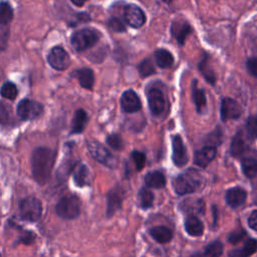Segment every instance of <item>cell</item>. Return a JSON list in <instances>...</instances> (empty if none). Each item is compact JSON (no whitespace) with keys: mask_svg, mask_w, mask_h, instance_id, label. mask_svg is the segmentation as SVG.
<instances>
[{"mask_svg":"<svg viewBox=\"0 0 257 257\" xmlns=\"http://www.w3.org/2000/svg\"><path fill=\"white\" fill-rule=\"evenodd\" d=\"M147 98L151 112L156 116L160 115L164 111L166 104L163 91L157 87H153L148 90Z\"/></svg>","mask_w":257,"mask_h":257,"instance_id":"12","label":"cell"},{"mask_svg":"<svg viewBox=\"0 0 257 257\" xmlns=\"http://www.w3.org/2000/svg\"><path fill=\"white\" fill-rule=\"evenodd\" d=\"M247 69L251 75L257 77V57H251L247 60L246 63Z\"/></svg>","mask_w":257,"mask_h":257,"instance_id":"41","label":"cell"},{"mask_svg":"<svg viewBox=\"0 0 257 257\" xmlns=\"http://www.w3.org/2000/svg\"><path fill=\"white\" fill-rule=\"evenodd\" d=\"M199 69L201 71V73L203 74V76L206 78V80L208 82H210L211 84H214L216 82V75L214 70L212 69V67L209 64L208 61V57H204L200 63H199Z\"/></svg>","mask_w":257,"mask_h":257,"instance_id":"31","label":"cell"},{"mask_svg":"<svg viewBox=\"0 0 257 257\" xmlns=\"http://www.w3.org/2000/svg\"><path fill=\"white\" fill-rule=\"evenodd\" d=\"M246 191L240 187L231 188L226 193V202L232 208H237L243 205L246 201Z\"/></svg>","mask_w":257,"mask_h":257,"instance_id":"19","label":"cell"},{"mask_svg":"<svg viewBox=\"0 0 257 257\" xmlns=\"http://www.w3.org/2000/svg\"><path fill=\"white\" fill-rule=\"evenodd\" d=\"M132 159L135 163L137 171H141L146 165V155L139 151H134L132 153Z\"/></svg>","mask_w":257,"mask_h":257,"instance_id":"37","label":"cell"},{"mask_svg":"<svg viewBox=\"0 0 257 257\" xmlns=\"http://www.w3.org/2000/svg\"><path fill=\"white\" fill-rule=\"evenodd\" d=\"M172 149H173L172 159H173L175 166H177L179 168L184 167L189 161V156H188L186 146L184 145L181 136L177 135V136L173 137Z\"/></svg>","mask_w":257,"mask_h":257,"instance_id":"11","label":"cell"},{"mask_svg":"<svg viewBox=\"0 0 257 257\" xmlns=\"http://www.w3.org/2000/svg\"><path fill=\"white\" fill-rule=\"evenodd\" d=\"M221 117L223 121L229 119H235L242 114V108L240 104L230 97H225L221 103Z\"/></svg>","mask_w":257,"mask_h":257,"instance_id":"13","label":"cell"},{"mask_svg":"<svg viewBox=\"0 0 257 257\" xmlns=\"http://www.w3.org/2000/svg\"><path fill=\"white\" fill-rule=\"evenodd\" d=\"M106 143L107 145L112 148L113 150H116V151H119L123 148V144H122V140L121 138L116 135V134H111L109 135L107 138H106Z\"/></svg>","mask_w":257,"mask_h":257,"instance_id":"36","label":"cell"},{"mask_svg":"<svg viewBox=\"0 0 257 257\" xmlns=\"http://www.w3.org/2000/svg\"><path fill=\"white\" fill-rule=\"evenodd\" d=\"M21 219L27 222H36L42 215V204L39 199L29 196L21 200L19 204Z\"/></svg>","mask_w":257,"mask_h":257,"instance_id":"5","label":"cell"},{"mask_svg":"<svg viewBox=\"0 0 257 257\" xmlns=\"http://www.w3.org/2000/svg\"><path fill=\"white\" fill-rule=\"evenodd\" d=\"M87 150L91 157L98 163L108 167L113 168L115 167L116 161L114 156L100 143L96 141H90L87 143Z\"/></svg>","mask_w":257,"mask_h":257,"instance_id":"6","label":"cell"},{"mask_svg":"<svg viewBox=\"0 0 257 257\" xmlns=\"http://www.w3.org/2000/svg\"><path fill=\"white\" fill-rule=\"evenodd\" d=\"M247 131L248 133L254 137L257 138V114L251 115L247 120Z\"/></svg>","mask_w":257,"mask_h":257,"instance_id":"38","label":"cell"},{"mask_svg":"<svg viewBox=\"0 0 257 257\" xmlns=\"http://www.w3.org/2000/svg\"><path fill=\"white\" fill-rule=\"evenodd\" d=\"M179 209L190 216L195 214H203L205 211V205L201 199H185L179 204Z\"/></svg>","mask_w":257,"mask_h":257,"instance_id":"18","label":"cell"},{"mask_svg":"<svg viewBox=\"0 0 257 257\" xmlns=\"http://www.w3.org/2000/svg\"><path fill=\"white\" fill-rule=\"evenodd\" d=\"M246 149V143H245V139L242 136L241 133L236 134V136L233 138L232 143H231V147H230V153L233 157H240L244 151Z\"/></svg>","mask_w":257,"mask_h":257,"instance_id":"29","label":"cell"},{"mask_svg":"<svg viewBox=\"0 0 257 257\" xmlns=\"http://www.w3.org/2000/svg\"><path fill=\"white\" fill-rule=\"evenodd\" d=\"M223 253V244L220 241H214L206 246L205 256L206 257H220Z\"/></svg>","mask_w":257,"mask_h":257,"instance_id":"35","label":"cell"},{"mask_svg":"<svg viewBox=\"0 0 257 257\" xmlns=\"http://www.w3.org/2000/svg\"><path fill=\"white\" fill-rule=\"evenodd\" d=\"M47 62L56 70H65L70 65V57L62 47L55 46L48 53Z\"/></svg>","mask_w":257,"mask_h":257,"instance_id":"8","label":"cell"},{"mask_svg":"<svg viewBox=\"0 0 257 257\" xmlns=\"http://www.w3.org/2000/svg\"><path fill=\"white\" fill-rule=\"evenodd\" d=\"M138 201L140 207L144 210H147L154 204V194L149 189L142 188L138 193Z\"/></svg>","mask_w":257,"mask_h":257,"instance_id":"30","label":"cell"},{"mask_svg":"<svg viewBox=\"0 0 257 257\" xmlns=\"http://www.w3.org/2000/svg\"><path fill=\"white\" fill-rule=\"evenodd\" d=\"M191 257H206V256H205V254H202L200 252H195L191 255Z\"/></svg>","mask_w":257,"mask_h":257,"instance_id":"45","label":"cell"},{"mask_svg":"<svg viewBox=\"0 0 257 257\" xmlns=\"http://www.w3.org/2000/svg\"><path fill=\"white\" fill-rule=\"evenodd\" d=\"M185 230L193 237H199L204 232L203 222L195 215H190L185 220Z\"/></svg>","mask_w":257,"mask_h":257,"instance_id":"21","label":"cell"},{"mask_svg":"<svg viewBox=\"0 0 257 257\" xmlns=\"http://www.w3.org/2000/svg\"><path fill=\"white\" fill-rule=\"evenodd\" d=\"M248 224H249V227L255 231H257V210L253 211L249 218H248Z\"/></svg>","mask_w":257,"mask_h":257,"instance_id":"43","label":"cell"},{"mask_svg":"<svg viewBox=\"0 0 257 257\" xmlns=\"http://www.w3.org/2000/svg\"><path fill=\"white\" fill-rule=\"evenodd\" d=\"M56 158V152L46 147L34 149L31 156V170L35 182L41 186L45 185L51 175Z\"/></svg>","mask_w":257,"mask_h":257,"instance_id":"1","label":"cell"},{"mask_svg":"<svg viewBox=\"0 0 257 257\" xmlns=\"http://www.w3.org/2000/svg\"><path fill=\"white\" fill-rule=\"evenodd\" d=\"M123 191L121 189H111L106 195V216L112 217L122 206Z\"/></svg>","mask_w":257,"mask_h":257,"instance_id":"14","label":"cell"},{"mask_svg":"<svg viewBox=\"0 0 257 257\" xmlns=\"http://www.w3.org/2000/svg\"><path fill=\"white\" fill-rule=\"evenodd\" d=\"M107 25L111 30L116 31V32H120V31L125 30V27H124V24L122 23V21L119 20L118 18H115V17L110 18L107 22Z\"/></svg>","mask_w":257,"mask_h":257,"instance_id":"39","label":"cell"},{"mask_svg":"<svg viewBox=\"0 0 257 257\" xmlns=\"http://www.w3.org/2000/svg\"><path fill=\"white\" fill-rule=\"evenodd\" d=\"M257 250V240L248 239L242 248L235 249L229 253V257H249Z\"/></svg>","mask_w":257,"mask_h":257,"instance_id":"27","label":"cell"},{"mask_svg":"<svg viewBox=\"0 0 257 257\" xmlns=\"http://www.w3.org/2000/svg\"><path fill=\"white\" fill-rule=\"evenodd\" d=\"M72 76L77 78L81 87L86 89H91L94 84V73L88 67H83L76 69L72 72Z\"/></svg>","mask_w":257,"mask_h":257,"instance_id":"20","label":"cell"},{"mask_svg":"<svg viewBox=\"0 0 257 257\" xmlns=\"http://www.w3.org/2000/svg\"><path fill=\"white\" fill-rule=\"evenodd\" d=\"M88 121V116L85 110L79 108L75 111L72 121H71V134H80L83 132L86 123Z\"/></svg>","mask_w":257,"mask_h":257,"instance_id":"23","label":"cell"},{"mask_svg":"<svg viewBox=\"0 0 257 257\" xmlns=\"http://www.w3.org/2000/svg\"><path fill=\"white\" fill-rule=\"evenodd\" d=\"M205 185L204 176L196 169L190 168L178 175L173 181L176 194L184 196L201 190Z\"/></svg>","mask_w":257,"mask_h":257,"instance_id":"2","label":"cell"},{"mask_svg":"<svg viewBox=\"0 0 257 257\" xmlns=\"http://www.w3.org/2000/svg\"><path fill=\"white\" fill-rule=\"evenodd\" d=\"M192 27L186 20H175L171 26V33L180 45H184L187 37L192 33Z\"/></svg>","mask_w":257,"mask_h":257,"instance_id":"15","label":"cell"},{"mask_svg":"<svg viewBox=\"0 0 257 257\" xmlns=\"http://www.w3.org/2000/svg\"><path fill=\"white\" fill-rule=\"evenodd\" d=\"M256 204H257V202H256Z\"/></svg>","mask_w":257,"mask_h":257,"instance_id":"47","label":"cell"},{"mask_svg":"<svg viewBox=\"0 0 257 257\" xmlns=\"http://www.w3.org/2000/svg\"><path fill=\"white\" fill-rule=\"evenodd\" d=\"M123 18L125 22L134 28H140L146 22V15L144 11L135 4H127L124 6Z\"/></svg>","mask_w":257,"mask_h":257,"instance_id":"10","label":"cell"},{"mask_svg":"<svg viewBox=\"0 0 257 257\" xmlns=\"http://www.w3.org/2000/svg\"><path fill=\"white\" fill-rule=\"evenodd\" d=\"M192 97H193V101L195 103L197 111L199 113H202L203 110L206 108L207 100H206V95L204 90L201 88H198L196 79L193 81V85H192Z\"/></svg>","mask_w":257,"mask_h":257,"instance_id":"26","label":"cell"},{"mask_svg":"<svg viewBox=\"0 0 257 257\" xmlns=\"http://www.w3.org/2000/svg\"><path fill=\"white\" fill-rule=\"evenodd\" d=\"M145 184L149 188L161 189L166 185V177L161 171L149 172L145 176Z\"/></svg>","mask_w":257,"mask_h":257,"instance_id":"22","label":"cell"},{"mask_svg":"<svg viewBox=\"0 0 257 257\" xmlns=\"http://www.w3.org/2000/svg\"><path fill=\"white\" fill-rule=\"evenodd\" d=\"M120 106L125 112H136L141 109L140 97L133 89L125 90L120 96Z\"/></svg>","mask_w":257,"mask_h":257,"instance_id":"16","label":"cell"},{"mask_svg":"<svg viewBox=\"0 0 257 257\" xmlns=\"http://www.w3.org/2000/svg\"><path fill=\"white\" fill-rule=\"evenodd\" d=\"M70 1H71V2H72V4H74L75 6L80 7V6L84 5V3H85L86 1H88V0H70Z\"/></svg>","mask_w":257,"mask_h":257,"instance_id":"44","label":"cell"},{"mask_svg":"<svg viewBox=\"0 0 257 257\" xmlns=\"http://www.w3.org/2000/svg\"><path fill=\"white\" fill-rule=\"evenodd\" d=\"M150 235L159 243H169L173 238L172 231L165 226H155L150 229Z\"/></svg>","mask_w":257,"mask_h":257,"instance_id":"24","label":"cell"},{"mask_svg":"<svg viewBox=\"0 0 257 257\" xmlns=\"http://www.w3.org/2000/svg\"><path fill=\"white\" fill-rule=\"evenodd\" d=\"M18 94V89L16 85L11 81H6L1 87V95L3 98L14 100Z\"/></svg>","mask_w":257,"mask_h":257,"instance_id":"33","label":"cell"},{"mask_svg":"<svg viewBox=\"0 0 257 257\" xmlns=\"http://www.w3.org/2000/svg\"><path fill=\"white\" fill-rule=\"evenodd\" d=\"M242 171L248 178H253L257 175V160L253 158H245L241 163Z\"/></svg>","mask_w":257,"mask_h":257,"instance_id":"32","label":"cell"},{"mask_svg":"<svg viewBox=\"0 0 257 257\" xmlns=\"http://www.w3.org/2000/svg\"><path fill=\"white\" fill-rule=\"evenodd\" d=\"M138 71L142 77H148L153 73H155L156 69L153 64V61L150 58H146L139 63Z\"/></svg>","mask_w":257,"mask_h":257,"instance_id":"34","label":"cell"},{"mask_svg":"<svg viewBox=\"0 0 257 257\" xmlns=\"http://www.w3.org/2000/svg\"><path fill=\"white\" fill-rule=\"evenodd\" d=\"M17 115L23 120H30L39 117L43 112V105L28 98L21 99L16 108Z\"/></svg>","mask_w":257,"mask_h":257,"instance_id":"7","label":"cell"},{"mask_svg":"<svg viewBox=\"0 0 257 257\" xmlns=\"http://www.w3.org/2000/svg\"><path fill=\"white\" fill-rule=\"evenodd\" d=\"M245 235H246V233H245L243 230H241V229L236 230V231H233V232L229 235L228 241H229L230 243H232V244H237L238 242H240V241L245 237Z\"/></svg>","mask_w":257,"mask_h":257,"instance_id":"40","label":"cell"},{"mask_svg":"<svg viewBox=\"0 0 257 257\" xmlns=\"http://www.w3.org/2000/svg\"><path fill=\"white\" fill-rule=\"evenodd\" d=\"M55 212L61 219L73 220L80 214L79 200L74 195L63 196L55 206Z\"/></svg>","mask_w":257,"mask_h":257,"instance_id":"4","label":"cell"},{"mask_svg":"<svg viewBox=\"0 0 257 257\" xmlns=\"http://www.w3.org/2000/svg\"><path fill=\"white\" fill-rule=\"evenodd\" d=\"M217 150L214 146H205L195 153L194 163L200 168H206L216 157Z\"/></svg>","mask_w":257,"mask_h":257,"instance_id":"17","label":"cell"},{"mask_svg":"<svg viewBox=\"0 0 257 257\" xmlns=\"http://www.w3.org/2000/svg\"><path fill=\"white\" fill-rule=\"evenodd\" d=\"M88 174H89V171L85 165H83V164L77 165L73 169V173H72L74 184L77 187H84L85 185H87Z\"/></svg>","mask_w":257,"mask_h":257,"instance_id":"28","label":"cell"},{"mask_svg":"<svg viewBox=\"0 0 257 257\" xmlns=\"http://www.w3.org/2000/svg\"><path fill=\"white\" fill-rule=\"evenodd\" d=\"M154 57H155L156 63L161 68H169L174 63V56H173V54L169 50H167L165 48L157 49L155 51V53H154Z\"/></svg>","mask_w":257,"mask_h":257,"instance_id":"25","label":"cell"},{"mask_svg":"<svg viewBox=\"0 0 257 257\" xmlns=\"http://www.w3.org/2000/svg\"><path fill=\"white\" fill-rule=\"evenodd\" d=\"M164 2H166V3H170V2H172L173 0H163Z\"/></svg>","mask_w":257,"mask_h":257,"instance_id":"46","label":"cell"},{"mask_svg":"<svg viewBox=\"0 0 257 257\" xmlns=\"http://www.w3.org/2000/svg\"><path fill=\"white\" fill-rule=\"evenodd\" d=\"M34 238H35V236H34L33 232H27L25 235H23L22 237H20V238L17 240L16 244H20V243L25 244V245L31 244V243L34 241Z\"/></svg>","mask_w":257,"mask_h":257,"instance_id":"42","label":"cell"},{"mask_svg":"<svg viewBox=\"0 0 257 257\" xmlns=\"http://www.w3.org/2000/svg\"><path fill=\"white\" fill-rule=\"evenodd\" d=\"M99 37L100 34L97 30L90 27H85L75 31L71 35L70 42L74 50L81 52L92 47L99 40Z\"/></svg>","mask_w":257,"mask_h":257,"instance_id":"3","label":"cell"},{"mask_svg":"<svg viewBox=\"0 0 257 257\" xmlns=\"http://www.w3.org/2000/svg\"><path fill=\"white\" fill-rule=\"evenodd\" d=\"M13 18V9L10 4L6 1L1 3L0 7V24H1V45L2 49L5 48L8 35H9V24Z\"/></svg>","mask_w":257,"mask_h":257,"instance_id":"9","label":"cell"}]
</instances>
